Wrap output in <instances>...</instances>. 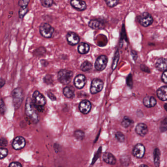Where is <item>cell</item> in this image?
I'll list each match as a JSON object with an SVG mask.
<instances>
[{"label": "cell", "mask_w": 167, "mask_h": 167, "mask_svg": "<svg viewBox=\"0 0 167 167\" xmlns=\"http://www.w3.org/2000/svg\"><path fill=\"white\" fill-rule=\"evenodd\" d=\"M34 108L35 107L32 104V100L28 98L27 99L25 105V113L33 123L36 124L39 121V118Z\"/></svg>", "instance_id": "obj_1"}, {"label": "cell", "mask_w": 167, "mask_h": 167, "mask_svg": "<svg viewBox=\"0 0 167 167\" xmlns=\"http://www.w3.org/2000/svg\"><path fill=\"white\" fill-rule=\"evenodd\" d=\"M73 75L74 74L72 71L62 69L58 72V80L61 84L64 85H67L71 81Z\"/></svg>", "instance_id": "obj_2"}, {"label": "cell", "mask_w": 167, "mask_h": 167, "mask_svg": "<svg viewBox=\"0 0 167 167\" xmlns=\"http://www.w3.org/2000/svg\"><path fill=\"white\" fill-rule=\"evenodd\" d=\"M14 106L16 109L20 107L24 98L23 90L21 88H16L11 92Z\"/></svg>", "instance_id": "obj_3"}, {"label": "cell", "mask_w": 167, "mask_h": 167, "mask_svg": "<svg viewBox=\"0 0 167 167\" xmlns=\"http://www.w3.org/2000/svg\"><path fill=\"white\" fill-rule=\"evenodd\" d=\"M54 28L49 24L42 23L39 26V32L41 35L46 38L52 37L54 32Z\"/></svg>", "instance_id": "obj_4"}, {"label": "cell", "mask_w": 167, "mask_h": 167, "mask_svg": "<svg viewBox=\"0 0 167 167\" xmlns=\"http://www.w3.org/2000/svg\"><path fill=\"white\" fill-rule=\"evenodd\" d=\"M103 81L99 79H95L92 80L90 86V91L92 94H96L100 92L103 87Z\"/></svg>", "instance_id": "obj_5"}, {"label": "cell", "mask_w": 167, "mask_h": 167, "mask_svg": "<svg viewBox=\"0 0 167 167\" xmlns=\"http://www.w3.org/2000/svg\"><path fill=\"white\" fill-rule=\"evenodd\" d=\"M32 104L33 106H44L46 103V100L44 96L38 91H35L32 95Z\"/></svg>", "instance_id": "obj_6"}, {"label": "cell", "mask_w": 167, "mask_h": 167, "mask_svg": "<svg viewBox=\"0 0 167 167\" xmlns=\"http://www.w3.org/2000/svg\"><path fill=\"white\" fill-rule=\"evenodd\" d=\"M139 23L144 27H147L152 24L154 19L151 15L149 13H143L138 17Z\"/></svg>", "instance_id": "obj_7"}, {"label": "cell", "mask_w": 167, "mask_h": 167, "mask_svg": "<svg viewBox=\"0 0 167 167\" xmlns=\"http://www.w3.org/2000/svg\"><path fill=\"white\" fill-rule=\"evenodd\" d=\"M108 63V58L105 55H101L96 59L95 68L98 71H102L106 69Z\"/></svg>", "instance_id": "obj_8"}, {"label": "cell", "mask_w": 167, "mask_h": 167, "mask_svg": "<svg viewBox=\"0 0 167 167\" xmlns=\"http://www.w3.org/2000/svg\"><path fill=\"white\" fill-rule=\"evenodd\" d=\"M146 152L145 146L141 143H138L134 146L132 154L137 158L141 159L144 157Z\"/></svg>", "instance_id": "obj_9"}, {"label": "cell", "mask_w": 167, "mask_h": 167, "mask_svg": "<svg viewBox=\"0 0 167 167\" xmlns=\"http://www.w3.org/2000/svg\"><path fill=\"white\" fill-rule=\"evenodd\" d=\"M87 79L86 76L82 74H80L76 76L75 77L74 80V84L75 87L76 88L80 89L83 88L84 86L86 84Z\"/></svg>", "instance_id": "obj_10"}, {"label": "cell", "mask_w": 167, "mask_h": 167, "mask_svg": "<svg viewBox=\"0 0 167 167\" xmlns=\"http://www.w3.org/2000/svg\"><path fill=\"white\" fill-rule=\"evenodd\" d=\"M66 39L70 45L75 46L78 44L80 41V37L77 34L72 32H68Z\"/></svg>", "instance_id": "obj_11"}, {"label": "cell", "mask_w": 167, "mask_h": 167, "mask_svg": "<svg viewBox=\"0 0 167 167\" xmlns=\"http://www.w3.org/2000/svg\"><path fill=\"white\" fill-rule=\"evenodd\" d=\"M26 145V140L22 136H17L14 138L12 143V147L14 150H20L23 149Z\"/></svg>", "instance_id": "obj_12"}, {"label": "cell", "mask_w": 167, "mask_h": 167, "mask_svg": "<svg viewBox=\"0 0 167 167\" xmlns=\"http://www.w3.org/2000/svg\"><path fill=\"white\" fill-rule=\"evenodd\" d=\"M92 107L91 102L88 100H84L81 101L79 105V109L84 114H87L90 112Z\"/></svg>", "instance_id": "obj_13"}, {"label": "cell", "mask_w": 167, "mask_h": 167, "mask_svg": "<svg viewBox=\"0 0 167 167\" xmlns=\"http://www.w3.org/2000/svg\"><path fill=\"white\" fill-rule=\"evenodd\" d=\"M135 131L138 135L140 136L144 137L147 134L149 129L147 124L144 123H140L137 124Z\"/></svg>", "instance_id": "obj_14"}, {"label": "cell", "mask_w": 167, "mask_h": 167, "mask_svg": "<svg viewBox=\"0 0 167 167\" xmlns=\"http://www.w3.org/2000/svg\"><path fill=\"white\" fill-rule=\"evenodd\" d=\"M70 4L72 8L79 11H84L87 8V5L85 2L83 1L73 0L70 2Z\"/></svg>", "instance_id": "obj_15"}, {"label": "cell", "mask_w": 167, "mask_h": 167, "mask_svg": "<svg viewBox=\"0 0 167 167\" xmlns=\"http://www.w3.org/2000/svg\"><path fill=\"white\" fill-rule=\"evenodd\" d=\"M102 159L105 163L108 164L113 165L116 163L115 157L110 152H105L102 155Z\"/></svg>", "instance_id": "obj_16"}, {"label": "cell", "mask_w": 167, "mask_h": 167, "mask_svg": "<svg viewBox=\"0 0 167 167\" xmlns=\"http://www.w3.org/2000/svg\"><path fill=\"white\" fill-rule=\"evenodd\" d=\"M143 102L146 107L150 108L156 106L157 101L154 97L147 96L144 98L143 100Z\"/></svg>", "instance_id": "obj_17"}, {"label": "cell", "mask_w": 167, "mask_h": 167, "mask_svg": "<svg viewBox=\"0 0 167 167\" xmlns=\"http://www.w3.org/2000/svg\"><path fill=\"white\" fill-rule=\"evenodd\" d=\"M155 67L160 71H165L167 70V59L161 58L156 61Z\"/></svg>", "instance_id": "obj_18"}, {"label": "cell", "mask_w": 167, "mask_h": 167, "mask_svg": "<svg viewBox=\"0 0 167 167\" xmlns=\"http://www.w3.org/2000/svg\"><path fill=\"white\" fill-rule=\"evenodd\" d=\"M157 96L162 101L167 100V86H162L157 90Z\"/></svg>", "instance_id": "obj_19"}, {"label": "cell", "mask_w": 167, "mask_h": 167, "mask_svg": "<svg viewBox=\"0 0 167 167\" xmlns=\"http://www.w3.org/2000/svg\"><path fill=\"white\" fill-rule=\"evenodd\" d=\"M90 50V46L88 44L84 42H82L79 44L77 50L80 54H87Z\"/></svg>", "instance_id": "obj_20"}, {"label": "cell", "mask_w": 167, "mask_h": 167, "mask_svg": "<svg viewBox=\"0 0 167 167\" xmlns=\"http://www.w3.org/2000/svg\"><path fill=\"white\" fill-rule=\"evenodd\" d=\"M161 152L158 148H155L154 151V164L155 167H159L160 165Z\"/></svg>", "instance_id": "obj_21"}, {"label": "cell", "mask_w": 167, "mask_h": 167, "mask_svg": "<svg viewBox=\"0 0 167 167\" xmlns=\"http://www.w3.org/2000/svg\"><path fill=\"white\" fill-rule=\"evenodd\" d=\"M88 26L94 30H97L102 28V24L99 20H91L89 22Z\"/></svg>", "instance_id": "obj_22"}, {"label": "cell", "mask_w": 167, "mask_h": 167, "mask_svg": "<svg viewBox=\"0 0 167 167\" xmlns=\"http://www.w3.org/2000/svg\"><path fill=\"white\" fill-rule=\"evenodd\" d=\"M93 68V64L88 61H85L81 64L80 69L82 71L86 72L90 71Z\"/></svg>", "instance_id": "obj_23"}, {"label": "cell", "mask_w": 167, "mask_h": 167, "mask_svg": "<svg viewBox=\"0 0 167 167\" xmlns=\"http://www.w3.org/2000/svg\"><path fill=\"white\" fill-rule=\"evenodd\" d=\"M63 95L68 98H72L75 97L74 91L69 87H65L63 89Z\"/></svg>", "instance_id": "obj_24"}, {"label": "cell", "mask_w": 167, "mask_h": 167, "mask_svg": "<svg viewBox=\"0 0 167 167\" xmlns=\"http://www.w3.org/2000/svg\"><path fill=\"white\" fill-rule=\"evenodd\" d=\"M134 123L133 121L127 116H124V118H123V121L121 122V125L122 127L124 128H128L130 127V125Z\"/></svg>", "instance_id": "obj_25"}, {"label": "cell", "mask_w": 167, "mask_h": 167, "mask_svg": "<svg viewBox=\"0 0 167 167\" xmlns=\"http://www.w3.org/2000/svg\"><path fill=\"white\" fill-rule=\"evenodd\" d=\"M46 50L44 47H41L35 50L34 55L36 57H42L45 54Z\"/></svg>", "instance_id": "obj_26"}, {"label": "cell", "mask_w": 167, "mask_h": 167, "mask_svg": "<svg viewBox=\"0 0 167 167\" xmlns=\"http://www.w3.org/2000/svg\"><path fill=\"white\" fill-rule=\"evenodd\" d=\"M130 157L127 155H123L121 158V163L122 164L123 166H128L130 163Z\"/></svg>", "instance_id": "obj_27"}, {"label": "cell", "mask_w": 167, "mask_h": 167, "mask_svg": "<svg viewBox=\"0 0 167 167\" xmlns=\"http://www.w3.org/2000/svg\"><path fill=\"white\" fill-rule=\"evenodd\" d=\"M74 135L77 140H82L85 137V133L82 130H77L75 131Z\"/></svg>", "instance_id": "obj_28"}, {"label": "cell", "mask_w": 167, "mask_h": 167, "mask_svg": "<svg viewBox=\"0 0 167 167\" xmlns=\"http://www.w3.org/2000/svg\"><path fill=\"white\" fill-rule=\"evenodd\" d=\"M28 12V6L22 7L19 10V17L20 19H23L24 17L26 14Z\"/></svg>", "instance_id": "obj_29"}, {"label": "cell", "mask_w": 167, "mask_h": 167, "mask_svg": "<svg viewBox=\"0 0 167 167\" xmlns=\"http://www.w3.org/2000/svg\"><path fill=\"white\" fill-rule=\"evenodd\" d=\"M115 136L116 139H117V141L119 142H124V141H125V136L122 132H117L115 133Z\"/></svg>", "instance_id": "obj_30"}, {"label": "cell", "mask_w": 167, "mask_h": 167, "mask_svg": "<svg viewBox=\"0 0 167 167\" xmlns=\"http://www.w3.org/2000/svg\"><path fill=\"white\" fill-rule=\"evenodd\" d=\"M40 3L42 6L45 8H50L53 6L54 1L52 0H41Z\"/></svg>", "instance_id": "obj_31"}, {"label": "cell", "mask_w": 167, "mask_h": 167, "mask_svg": "<svg viewBox=\"0 0 167 167\" xmlns=\"http://www.w3.org/2000/svg\"><path fill=\"white\" fill-rule=\"evenodd\" d=\"M160 130L161 132H164L167 130V117L165 118L161 122L160 126Z\"/></svg>", "instance_id": "obj_32"}, {"label": "cell", "mask_w": 167, "mask_h": 167, "mask_svg": "<svg viewBox=\"0 0 167 167\" xmlns=\"http://www.w3.org/2000/svg\"><path fill=\"white\" fill-rule=\"evenodd\" d=\"M119 59V52H117L116 53L115 55L114 60H113V64H112V69L113 70H114L116 68Z\"/></svg>", "instance_id": "obj_33"}, {"label": "cell", "mask_w": 167, "mask_h": 167, "mask_svg": "<svg viewBox=\"0 0 167 167\" xmlns=\"http://www.w3.org/2000/svg\"><path fill=\"white\" fill-rule=\"evenodd\" d=\"M44 81L45 83H46L47 84H48V85L52 84L53 83L52 76L49 75V74L46 75V76L44 78Z\"/></svg>", "instance_id": "obj_34"}, {"label": "cell", "mask_w": 167, "mask_h": 167, "mask_svg": "<svg viewBox=\"0 0 167 167\" xmlns=\"http://www.w3.org/2000/svg\"><path fill=\"white\" fill-rule=\"evenodd\" d=\"M9 151L7 149L4 147H2L0 149V154H1V159H3L8 155Z\"/></svg>", "instance_id": "obj_35"}, {"label": "cell", "mask_w": 167, "mask_h": 167, "mask_svg": "<svg viewBox=\"0 0 167 167\" xmlns=\"http://www.w3.org/2000/svg\"><path fill=\"white\" fill-rule=\"evenodd\" d=\"M106 4H107V6L109 8H113L119 4V1H106Z\"/></svg>", "instance_id": "obj_36"}, {"label": "cell", "mask_w": 167, "mask_h": 167, "mask_svg": "<svg viewBox=\"0 0 167 167\" xmlns=\"http://www.w3.org/2000/svg\"><path fill=\"white\" fill-rule=\"evenodd\" d=\"M30 1H28V0H20L18 2V5L21 8L27 6L28 3H30Z\"/></svg>", "instance_id": "obj_37"}, {"label": "cell", "mask_w": 167, "mask_h": 167, "mask_svg": "<svg viewBox=\"0 0 167 167\" xmlns=\"http://www.w3.org/2000/svg\"><path fill=\"white\" fill-rule=\"evenodd\" d=\"M6 110V107L5 104L3 101V98H1V112L2 114H4Z\"/></svg>", "instance_id": "obj_38"}, {"label": "cell", "mask_w": 167, "mask_h": 167, "mask_svg": "<svg viewBox=\"0 0 167 167\" xmlns=\"http://www.w3.org/2000/svg\"><path fill=\"white\" fill-rule=\"evenodd\" d=\"M127 84L128 86L130 87H132V75L131 74H130L127 77Z\"/></svg>", "instance_id": "obj_39"}, {"label": "cell", "mask_w": 167, "mask_h": 167, "mask_svg": "<svg viewBox=\"0 0 167 167\" xmlns=\"http://www.w3.org/2000/svg\"><path fill=\"white\" fill-rule=\"evenodd\" d=\"M161 79H162V81L165 84H167V70L164 72L162 74Z\"/></svg>", "instance_id": "obj_40"}, {"label": "cell", "mask_w": 167, "mask_h": 167, "mask_svg": "<svg viewBox=\"0 0 167 167\" xmlns=\"http://www.w3.org/2000/svg\"><path fill=\"white\" fill-rule=\"evenodd\" d=\"M9 167H22V166L19 162H13L9 164Z\"/></svg>", "instance_id": "obj_41"}, {"label": "cell", "mask_w": 167, "mask_h": 167, "mask_svg": "<svg viewBox=\"0 0 167 167\" xmlns=\"http://www.w3.org/2000/svg\"><path fill=\"white\" fill-rule=\"evenodd\" d=\"M47 94H48V97L50 98V100L53 101H56V100H57L56 97H55L51 92H50V91H48V92H47Z\"/></svg>", "instance_id": "obj_42"}, {"label": "cell", "mask_w": 167, "mask_h": 167, "mask_svg": "<svg viewBox=\"0 0 167 167\" xmlns=\"http://www.w3.org/2000/svg\"><path fill=\"white\" fill-rule=\"evenodd\" d=\"M141 69L143 71L145 72H150V70L149 69V68L147 67L146 65H141Z\"/></svg>", "instance_id": "obj_43"}, {"label": "cell", "mask_w": 167, "mask_h": 167, "mask_svg": "<svg viewBox=\"0 0 167 167\" xmlns=\"http://www.w3.org/2000/svg\"><path fill=\"white\" fill-rule=\"evenodd\" d=\"M40 63L42 66L44 67L47 66V65L49 64L47 60H44V59H42V60H41Z\"/></svg>", "instance_id": "obj_44"}, {"label": "cell", "mask_w": 167, "mask_h": 167, "mask_svg": "<svg viewBox=\"0 0 167 167\" xmlns=\"http://www.w3.org/2000/svg\"><path fill=\"white\" fill-rule=\"evenodd\" d=\"M0 82H1V87H3L4 85H5L6 80H4L3 78H1V80H0Z\"/></svg>", "instance_id": "obj_45"}, {"label": "cell", "mask_w": 167, "mask_h": 167, "mask_svg": "<svg viewBox=\"0 0 167 167\" xmlns=\"http://www.w3.org/2000/svg\"><path fill=\"white\" fill-rule=\"evenodd\" d=\"M139 167H149V166H147L146 165L142 164L139 166Z\"/></svg>", "instance_id": "obj_46"}, {"label": "cell", "mask_w": 167, "mask_h": 167, "mask_svg": "<svg viewBox=\"0 0 167 167\" xmlns=\"http://www.w3.org/2000/svg\"><path fill=\"white\" fill-rule=\"evenodd\" d=\"M164 107L165 109L167 111V103H166V104L164 105Z\"/></svg>", "instance_id": "obj_47"}, {"label": "cell", "mask_w": 167, "mask_h": 167, "mask_svg": "<svg viewBox=\"0 0 167 167\" xmlns=\"http://www.w3.org/2000/svg\"></svg>", "instance_id": "obj_48"}, {"label": "cell", "mask_w": 167, "mask_h": 167, "mask_svg": "<svg viewBox=\"0 0 167 167\" xmlns=\"http://www.w3.org/2000/svg\"></svg>", "instance_id": "obj_49"}]
</instances>
